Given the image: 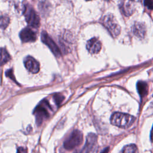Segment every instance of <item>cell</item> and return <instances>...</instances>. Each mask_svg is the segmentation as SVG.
<instances>
[{"mask_svg":"<svg viewBox=\"0 0 153 153\" xmlns=\"http://www.w3.org/2000/svg\"><path fill=\"white\" fill-rule=\"evenodd\" d=\"M41 38L42 42L50 49L55 56L59 57L60 56L61 53L60 48L45 31L42 32Z\"/></svg>","mask_w":153,"mask_h":153,"instance_id":"52a82bcc","label":"cell"},{"mask_svg":"<svg viewBox=\"0 0 153 153\" xmlns=\"http://www.w3.org/2000/svg\"><path fill=\"white\" fill-rule=\"evenodd\" d=\"M150 137H151V140L153 143V126H152V130H151V131Z\"/></svg>","mask_w":153,"mask_h":153,"instance_id":"7402d4cb","label":"cell"},{"mask_svg":"<svg viewBox=\"0 0 153 153\" xmlns=\"http://www.w3.org/2000/svg\"><path fill=\"white\" fill-rule=\"evenodd\" d=\"M131 1H134H134H137V0H131Z\"/></svg>","mask_w":153,"mask_h":153,"instance_id":"603a6c76","label":"cell"},{"mask_svg":"<svg viewBox=\"0 0 153 153\" xmlns=\"http://www.w3.org/2000/svg\"><path fill=\"white\" fill-rule=\"evenodd\" d=\"M23 63L25 68L31 73L36 74L39 71V63L33 57L28 56L25 57Z\"/></svg>","mask_w":153,"mask_h":153,"instance_id":"ba28073f","label":"cell"},{"mask_svg":"<svg viewBox=\"0 0 153 153\" xmlns=\"http://www.w3.org/2000/svg\"><path fill=\"white\" fill-rule=\"evenodd\" d=\"M27 148L19 147L17 148V153H27Z\"/></svg>","mask_w":153,"mask_h":153,"instance_id":"d6986e66","label":"cell"},{"mask_svg":"<svg viewBox=\"0 0 153 153\" xmlns=\"http://www.w3.org/2000/svg\"><path fill=\"white\" fill-rule=\"evenodd\" d=\"M23 14L27 24L33 27H38L40 25V20L38 15L28 4L25 5Z\"/></svg>","mask_w":153,"mask_h":153,"instance_id":"5b68a950","label":"cell"},{"mask_svg":"<svg viewBox=\"0 0 153 153\" xmlns=\"http://www.w3.org/2000/svg\"><path fill=\"white\" fill-rule=\"evenodd\" d=\"M10 59L11 57L8 51L4 48H0V65L6 63Z\"/></svg>","mask_w":153,"mask_h":153,"instance_id":"5bb4252c","label":"cell"},{"mask_svg":"<svg viewBox=\"0 0 153 153\" xmlns=\"http://www.w3.org/2000/svg\"><path fill=\"white\" fill-rule=\"evenodd\" d=\"M136 87L137 91L141 97H144L147 94L148 91V86L145 82L142 81L137 82Z\"/></svg>","mask_w":153,"mask_h":153,"instance_id":"4fadbf2b","label":"cell"},{"mask_svg":"<svg viewBox=\"0 0 153 153\" xmlns=\"http://www.w3.org/2000/svg\"><path fill=\"white\" fill-rule=\"evenodd\" d=\"M10 23V19L7 16H2L0 17V28L5 29Z\"/></svg>","mask_w":153,"mask_h":153,"instance_id":"2e32d148","label":"cell"},{"mask_svg":"<svg viewBox=\"0 0 153 153\" xmlns=\"http://www.w3.org/2000/svg\"><path fill=\"white\" fill-rule=\"evenodd\" d=\"M83 140V135L79 130H74L64 141L63 146L65 149L71 151L79 146Z\"/></svg>","mask_w":153,"mask_h":153,"instance_id":"277c9868","label":"cell"},{"mask_svg":"<svg viewBox=\"0 0 153 153\" xmlns=\"http://www.w3.org/2000/svg\"><path fill=\"white\" fill-rule=\"evenodd\" d=\"M51 107L47 100H44L40 102L35 108L33 114L35 116L36 123L38 126L41 125L45 120L50 117L49 110Z\"/></svg>","mask_w":153,"mask_h":153,"instance_id":"3957f363","label":"cell"},{"mask_svg":"<svg viewBox=\"0 0 153 153\" xmlns=\"http://www.w3.org/2000/svg\"><path fill=\"white\" fill-rule=\"evenodd\" d=\"M19 36L21 40L24 42H33L36 39V33L29 27L23 29L19 33Z\"/></svg>","mask_w":153,"mask_h":153,"instance_id":"30bf717a","label":"cell"},{"mask_svg":"<svg viewBox=\"0 0 153 153\" xmlns=\"http://www.w3.org/2000/svg\"><path fill=\"white\" fill-rule=\"evenodd\" d=\"M132 32L136 36L143 38L146 33V27L141 22H135L132 27Z\"/></svg>","mask_w":153,"mask_h":153,"instance_id":"7c38bea8","label":"cell"},{"mask_svg":"<svg viewBox=\"0 0 153 153\" xmlns=\"http://www.w3.org/2000/svg\"><path fill=\"white\" fill-rule=\"evenodd\" d=\"M101 23L112 37H117L120 33L121 27L112 14L105 15L102 18Z\"/></svg>","mask_w":153,"mask_h":153,"instance_id":"7a4b0ae2","label":"cell"},{"mask_svg":"<svg viewBox=\"0 0 153 153\" xmlns=\"http://www.w3.org/2000/svg\"><path fill=\"white\" fill-rule=\"evenodd\" d=\"M134 120L135 118L133 116L121 112L114 113L111 117L112 124L123 128L130 127Z\"/></svg>","mask_w":153,"mask_h":153,"instance_id":"6da1fadb","label":"cell"},{"mask_svg":"<svg viewBox=\"0 0 153 153\" xmlns=\"http://www.w3.org/2000/svg\"><path fill=\"white\" fill-rule=\"evenodd\" d=\"M105 1H109V0H105Z\"/></svg>","mask_w":153,"mask_h":153,"instance_id":"cb8c5ba5","label":"cell"},{"mask_svg":"<svg viewBox=\"0 0 153 153\" xmlns=\"http://www.w3.org/2000/svg\"><path fill=\"white\" fill-rule=\"evenodd\" d=\"M120 9L124 16L128 17L131 16L134 11V2L131 0H121L120 4Z\"/></svg>","mask_w":153,"mask_h":153,"instance_id":"9c48e42d","label":"cell"},{"mask_svg":"<svg viewBox=\"0 0 153 153\" xmlns=\"http://www.w3.org/2000/svg\"><path fill=\"white\" fill-rule=\"evenodd\" d=\"M109 151V147H107V148H105L100 153H108Z\"/></svg>","mask_w":153,"mask_h":153,"instance_id":"44dd1931","label":"cell"},{"mask_svg":"<svg viewBox=\"0 0 153 153\" xmlns=\"http://www.w3.org/2000/svg\"><path fill=\"white\" fill-rule=\"evenodd\" d=\"M101 47V42L96 38H93L88 40L86 45L87 50L91 54L98 53L100 51Z\"/></svg>","mask_w":153,"mask_h":153,"instance_id":"8fae6325","label":"cell"},{"mask_svg":"<svg viewBox=\"0 0 153 153\" xmlns=\"http://www.w3.org/2000/svg\"><path fill=\"white\" fill-rule=\"evenodd\" d=\"M86 1H90V0H86Z\"/></svg>","mask_w":153,"mask_h":153,"instance_id":"d4e9b609","label":"cell"},{"mask_svg":"<svg viewBox=\"0 0 153 153\" xmlns=\"http://www.w3.org/2000/svg\"><path fill=\"white\" fill-rule=\"evenodd\" d=\"M144 5L149 10L153 9V0H144Z\"/></svg>","mask_w":153,"mask_h":153,"instance_id":"ac0fdd59","label":"cell"},{"mask_svg":"<svg viewBox=\"0 0 153 153\" xmlns=\"http://www.w3.org/2000/svg\"><path fill=\"white\" fill-rule=\"evenodd\" d=\"M6 75H7V76L10 77L11 79H13L15 80V79H14V76H13V71H12L11 69H10V70H8V71H7V72H6Z\"/></svg>","mask_w":153,"mask_h":153,"instance_id":"ffe728a7","label":"cell"},{"mask_svg":"<svg viewBox=\"0 0 153 153\" xmlns=\"http://www.w3.org/2000/svg\"><path fill=\"white\" fill-rule=\"evenodd\" d=\"M97 136L94 133H89L86 138L85 143L79 153H94L97 148Z\"/></svg>","mask_w":153,"mask_h":153,"instance_id":"8992f818","label":"cell"},{"mask_svg":"<svg viewBox=\"0 0 153 153\" xmlns=\"http://www.w3.org/2000/svg\"><path fill=\"white\" fill-rule=\"evenodd\" d=\"M64 99V97L63 95L60 94H56L54 96V102L56 103V104L57 105V106H59L62 102H63Z\"/></svg>","mask_w":153,"mask_h":153,"instance_id":"e0dca14e","label":"cell"},{"mask_svg":"<svg viewBox=\"0 0 153 153\" xmlns=\"http://www.w3.org/2000/svg\"><path fill=\"white\" fill-rule=\"evenodd\" d=\"M120 153H139V152L137 146L134 144H131L125 146Z\"/></svg>","mask_w":153,"mask_h":153,"instance_id":"9a60e30c","label":"cell"}]
</instances>
